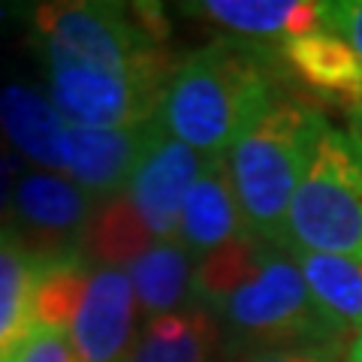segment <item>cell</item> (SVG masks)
<instances>
[{
	"label": "cell",
	"instance_id": "obj_1",
	"mask_svg": "<svg viewBox=\"0 0 362 362\" xmlns=\"http://www.w3.org/2000/svg\"><path fill=\"white\" fill-rule=\"evenodd\" d=\"M157 4H40L30 42L52 103L73 127L133 130L157 121L175 64Z\"/></svg>",
	"mask_w": 362,
	"mask_h": 362
},
{
	"label": "cell",
	"instance_id": "obj_2",
	"mask_svg": "<svg viewBox=\"0 0 362 362\" xmlns=\"http://www.w3.org/2000/svg\"><path fill=\"white\" fill-rule=\"evenodd\" d=\"M194 302L214 317L226 347L242 356L281 344H350L311 296L290 245L245 235L199 259Z\"/></svg>",
	"mask_w": 362,
	"mask_h": 362
},
{
	"label": "cell",
	"instance_id": "obj_3",
	"mask_svg": "<svg viewBox=\"0 0 362 362\" xmlns=\"http://www.w3.org/2000/svg\"><path fill=\"white\" fill-rule=\"evenodd\" d=\"M278 49L221 37L185 54L169 73L157 124L199 157H223L284 90Z\"/></svg>",
	"mask_w": 362,
	"mask_h": 362
},
{
	"label": "cell",
	"instance_id": "obj_4",
	"mask_svg": "<svg viewBox=\"0 0 362 362\" xmlns=\"http://www.w3.org/2000/svg\"><path fill=\"white\" fill-rule=\"evenodd\" d=\"M323 112L284 94L223 154L247 235L287 245V214Z\"/></svg>",
	"mask_w": 362,
	"mask_h": 362
},
{
	"label": "cell",
	"instance_id": "obj_5",
	"mask_svg": "<svg viewBox=\"0 0 362 362\" xmlns=\"http://www.w3.org/2000/svg\"><path fill=\"white\" fill-rule=\"evenodd\" d=\"M202 163L206 157L154 124L127 187L97 206L85 247L88 259L127 266L148 245L175 239L181 202L194 187Z\"/></svg>",
	"mask_w": 362,
	"mask_h": 362
},
{
	"label": "cell",
	"instance_id": "obj_6",
	"mask_svg": "<svg viewBox=\"0 0 362 362\" xmlns=\"http://www.w3.org/2000/svg\"><path fill=\"white\" fill-rule=\"evenodd\" d=\"M287 245L362 259V142L326 115L290 202Z\"/></svg>",
	"mask_w": 362,
	"mask_h": 362
},
{
	"label": "cell",
	"instance_id": "obj_7",
	"mask_svg": "<svg viewBox=\"0 0 362 362\" xmlns=\"http://www.w3.org/2000/svg\"><path fill=\"white\" fill-rule=\"evenodd\" d=\"M97 202L61 173L21 166L9 226L37 259L88 257V233Z\"/></svg>",
	"mask_w": 362,
	"mask_h": 362
},
{
	"label": "cell",
	"instance_id": "obj_8",
	"mask_svg": "<svg viewBox=\"0 0 362 362\" xmlns=\"http://www.w3.org/2000/svg\"><path fill=\"white\" fill-rule=\"evenodd\" d=\"M139 308L124 266L94 263L85 296L70 323L78 362H124L139 332Z\"/></svg>",
	"mask_w": 362,
	"mask_h": 362
},
{
	"label": "cell",
	"instance_id": "obj_9",
	"mask_svg": "<svg viewBox=\"0 0 362 362\" xmlns=\"http://www.w3.org/2000/svg\"><path fill=\"white\" fill-rule=\"evenodd\" d=\"M66 133L70 124L45 85L21 73L0 76V139L21 163L64 175Z\"/></svg>",
	"mask_w": 362,
	"mask_h": 362
},
{
	"label": "cell",
	"instance_id": "obj_10",
	"mask_svg": "<svg viewBox=\"0 0 362 362\" xmlns=\"http://www.w3.org/2000/svg\"><path fill=\"white\" fill-rule=\"evenodd\" d=\"M154 124L157 121L133 130H97L70 124L64 145V175L76 181L97 206H103L127 187Z\"/></svg>",
	"mask_w": 362,
	"mask_h": 362
},
{
	"label": "cell",
	"instance_id": "obj_11",
	"mask_svg": "<svg viewBox=\"0 0 362 362\" xmlns=\"http://www.w3.org/2000/svg\"><path fill=\"white\" fill-rule=\"evenodd\" d=\"M245 221L235 202V190L223 157H211L202 163L194 187L181 202L175 242L199 263L211 254L245 239Z\"/></svg>",
	"mask_w": 362,
	"mask_h": 362
},
{
	"label": "cell",
	"instance_id": "obj_12",
	"mask_svg": "<svg viewBox=\"0 0 362 362\" xmlns=\"http://www.w3.org/2000/svg\"><path fill=\"white\" fill-rule=\"evenodd\" d=\"M187 16L206 18L247 42H287L323 28V0H197L181 4Z\"/></svg>",
	"mask_w": 362,
	"mask_h": 362
},
{
	"label": "cell",
	"instance_id": "obj_13",
	"mask_svg": "<svg viewBox=\"0 0 362 362\" xmlns=\"http://www.w3.org/2000/svg\"><path fill=\"white\" fill-rule=\"evenodd\" d=\"M278 58L284 70L302 78L317 94L341 100L344 106L362 97V58L329 28H317L281 42Z\"/></svg>",
	"mask_w": 362,
	"mask_h": 362
},
{
	"label": "cell",
	"instance_id": "obj_14",
	"mask_svg": "<svg viewBox=\"0 0 362 362\" xmlns=\"http://www.w3.org/2000/svg\"><path fill=\"white\" fill-rule=\"evenodd\" d=\"M197 266L199 263L175 239L154 242L136 254L124 269L130 275L142 320L187 308L194 302Z\"/></svg>",
	"mask_w": 362,
	"mask_h": 362
},
{
	"label": "cell",
	"instance_id": "obj_15",
	"mask_svg": "<svg viewBox=\"0 0 362 362\" xmlns=\"http://www.w3.org/2000/svg\"><path fill=\"white\" fill-rule=\"evenodd\" d=\"M221 344V326L202 305L148 317L139 323L124 362H211Z\"/></svg>",
	"mask_w": 362,
	"mask_h": 362
},
{
	"label": "cell",
	"instance_id": "obj_16",
	"mask_svg": "<svg viewBox=\"0 0 362 362\" xmlns=\"http://www.w3.org/2000/svg\"><path fill=\"white\" fill-rule=\"evenodd\" d=\"M33 281L37 257L13 226H0V362H18L37 332Z\"/></svg>",
	"mask_w": 362,
	"mask_h": 362
},
{
	"label": "cell",
	"instance_id": "obj_17",
	"mask_svg": "<svg viewBox=\"0 0 362 362\" xmlns=\"http://www.w3.org/2000/svg\"><path fill=\"white\" fill-rule=\"evenodd\" d=\"M311 296L347 338L362 332V259L290 247Z\"/></svg>",
	"mask_w": 362,
	"mask_h": 362
},
{
	"label": "cell",
	"instance_id": "obj_18",
	"mask_svg": "<svg viewBox=\"0 0 362 362\" xmlns=\"http://www.w3.org/2000/svg\"><path fill=\"white\" fill-rule=\"evenodd\" d=\"M90 266H94V259L88 257L37 259V281H33V320L37 326L70 332L76 308L85 296Z\"/></svg>",
	"mask_w": 362,
	"mask_h": 362
},
{
	"label": "cell",
	"instance_id": "obj_19",
	"mask_svg": "<svg viewBox=\"0 0 362 362\" xmlns=\"http://www.w3.org/2000/svg\"><path fill=\"white\" fill-rule=\"evenodd\" d=\"M239 362H347V347L335 344H281L245 354Z\"/></svg>",
	"mask_w": 362,
	"mask_h": 362
},
{
	"label": "cell",
	"instance_id": "obj_20",
	"mask_svg": "<svg viewBox=\"0 0 362 362\" xmlns=\"http://www.w3.org/2000/svg\"><path fill=\"white\" fill-rule=\"evenodd\" d=\"M18 362H78V356L70 341V332L37 326V332H33Z\"/></svg>",
	"mask_w": 362,
	"mask_h": 362
},
{
	"label": "cell",
	"instance_id": "obj_21",
	"mask_svg": "<svg viewBox=\"0 0 362 362\" xmlns=\"http://www.w3.org/2000/svg\"><path fill=\"white\" fill-rule=\"evenodd\" d=\"M323 28L344 37L362 58V0H323Z\"/></svg>",
	"mask_w": 362,
	"mask_h": 362
},
{
	"label": "cell",
	"instance_id": "obj_22",
	"mask_svg": "<svg viewBox=\"0 0 362 362\" xmlns=\"http://www.w3.org/2000/svg\"><path fill=\"white\" fill-rule=\"evenodd\" d=\"M21 166L25 163L0 139V226H9V218H13V194H16V178L21 173Z\"/></svg>",
	"mask_w": 362,
	"mask_h": 362
},
{
	"label": "cell",
	"instance_id": "obj_23",
	"mask_svg": "<svg viewBox=\"0 0 362 362\" xmlns=\"http://www.w3.org/2000/svg\"><path fill=\"white\" fill-rule=\"evenodd\" d=\"M33 16V4H0V28L13 25V21L28 18Z\"/></svg>",
	"mask_w": 362,
	"mask_h": 362
},
{
	"label": "cell",
	"instance_id": "obj_24",
	"mask_svg": "<svg viewBox=\"0 0 362 362\" xmlns=\"http://www.w3.org/2000/svg\"><path fill=\"white\" fill-rule=\"evenodd\" d=\"M344 118H347V130L362 142V97L344 106Z\"/></svg>",
	"mask_w": 362,
	"mask_h": 362
},
{
	"label": "cell",
	"instance_id": "obj_25",
	"mask_svg": "<svg viewBox=\"0 0 362 362\" xmlns=\"http://www.w3.org/2000/svg\"><path fill=\"white\" fill-rule=\"evenodd\" d=\"M347 362H362V332H356L347 344Z\"/></svg>",
	"mask_w": 362,
	"mask_h": 362
}]
</instances>
